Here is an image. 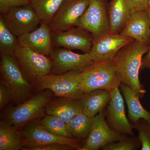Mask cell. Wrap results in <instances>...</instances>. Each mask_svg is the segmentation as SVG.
<instances>
[{
	"label": "cell",
	"instance_id": "cell-1",
	"mask_svg": "<svg viewBox=\"0 0 150 150\" xmlns=\"http://www.w3.org/2000/svg\"><path fill=\"white\" fill-rule=\"evenodd\" d=\"M149 44L133 40L121 48L112 59L122 83L136 92L140 98H143L146 92L140 82L139 72Z\"/></svg>",
	"mask_w": 150,
	"mask_h": 150
},
{
	"label": "cell",
	"instance_id": "cell-2",
	"mask_svg": "<svg viewBox=\"0 0 150 150\" xmlns=\"http://www.w3.org/2000/svg\"><path fill=\"white\" fill-rule=\"evenodd\" d=\"M122 83L112 60L93 62L80 73L79 88L82 93L97 90L111 91Z\"/></svg>",
	"mask_w": 150,
	"mask_h": 150
},
{
	"label": "cell",
	"instance_id": "cell-3",
	"mask_svg": "<svg viewBox=\"0 0 150 150\" xmlns=\"http://www.w3.org/2000/svg\"><path fill=\"white\" fill-rule=\"evenodd\" d=\"M53 95L50 90L39 91L22 103L5 110L1 115L3 120L21 131L28 123L43 115Z\"/></svg>",
	"mask_w": 150,
	"mask_h": 150
},
{
	"label": "cell",
	"instance_id": "cell-4",
	"mask_svg": "<svg viewBox=\"0 0 150 150\" xmlns=\"http://www.w3.org/2000/svg\"><path fill=\"white\" fill-rule=\"evenodd\" d=\"M1 80L8 87L16 105L30 98L32 86L26 79L14 55L1 54Z\"/></svg>",
	"mask_w": 150,
	"mask_h": 150
},
{
	"label": "cell",
	"instance_id": "cell-5",
	"mask_svg": "<svg viewBox=\"0 0 150 150\" xmlns=\"http://www.w3.org/2000/svg\"><path fill=\"white\" fill-rule=\"evenodd\" d=\"M81 71L73 70L59 75L48 74L34 82L35 88L38 92L50 90L57 97L80 99L83 94L79 88Z\"/></svg>",
	"mask_w": 150,
	"mask_h": 150
},
{
	"label": "cell",
	"instance_id": "cell-6",
	"mask_svg": "<svg viewBox=\"0 0 150 150\" xmlns=\"http://www.w3.org/2000/svg\"><path fill=\"white\" fill-rule=\"evenodd\" d=\"M23 148L28 150L31 148L42 146L52 144L69 145L75 150H81L82 146L81 140L73 138L60 137L46 130L41 125L40 121H31L21 130Z\"/></svg>",
	"mask_w": 150,
	"mask_h": 150
},
{
	"label": "cell",
	"instance_id": "cell-7",
	"mask_svg": "<svg viewBox=\"0 0 150 150\" xmlns=\"http://www.w3.org/2000/svg\"><path fill=\"white\" fill-rule=\"evenodd\" d=\"M76 27L88 31L93 38L110 31L108 10L105 0H89Z\"/></svg>",
	"mask_w": 150,
	"mask_h": 150
},
{
	"label": "cell",
	"instance_id": "cell-8",
	"mask_svg": "<svg viewBox=\"0 0 150 150\" xmlns=\"http://www.w3.org/2000/svg\"><path fill=\"white\" fill-rule=\"evenodd\" d=\"M14 55L28 80L34 82L38 78L51 73L52 62L48 56L19 45Z\"/></svg>",
	"mask_w": 150,
	"mask_h": 150
},
{
	"label": "cell",
	"instance_id": "cell-9",
	"mask_svg": "<svg viewBox=\"0 0 150 150\" xmlns=\"http://www.w3.org/2000/svg\"><path fill=\"white\" fill-rule=\"evenodd\" d=\"M127 137L110 128L106 121L103 110L94 117L91 129L81 150H98Z\"/></svg>",
	"mask_w": 150,
	"mask_h": 150
},
{
	"label": "cell",
	"instance_id": "cell-10",
	"mask_svg": "<svg viewBox=\"0 0 150 150\" xmlns=\"http://www.w3.org/2000/svg\"><path fill=\"white\" fill-rule=\"evenodd\" d=\"M134 40L120 33L110 31L93 38L89 54L93 62L112 60L121 48Z\"/></svg>",
	"mask_w": 150,
	"mask_h": 150
},
{
	"label": "cell",
	"instance_id": "cell-11",
	"mask_svg": "<svg viewBox=\"0 0 150 150\" xmlns=\"http://www.w3.org/2000/svg\"><path fill=\"white\" fill-rule=\"evenodd\" d=\"M110 99L105 112V119L111 129L122 135L134 137V129L126 117L124 98L119 88L110 92Z\"/></svg>",
	"mask_w": 150,
	"mask_h": 150
},
{
	"label": "cell",
	"instance_id": "cell-12",
	"mask_svg": "<svg viewBox=\"0 0 150 150\" xmlns=\"http://www.w3.org/2000/svg\"><path fill=\"white\" fill-rule=\"evenodd\" d=\"M1 15L9 29L18 37L35 30L41 23L30 4L14 8Z\"/></svg>",
	"mask_w": 150,
	"mask_h": 150
},
{
	"label": "cell",
	"instance_id": "cell-13",
	"mask_svg": "<svg viewBox=\"0 0 150 150\" xmlns=\"http://www.w3.org/2000/svg\"><path fill=\"white\" fill-rule=\"evenodd\" d=\"M52 62L50 74L59 75L73 70L82 71L93 63L89 54H79L66 48H56L50 55Z\"/></svg>",
	"mask_w": 150,
	"mask_h": 150
},
{
	"label": "cell",
	"instance_id": "cell-14",
	"mask_svg": "<svg viewBox=\"0 0 150 150\" xmlns=\"http://www.w3.org/2000/svg\"><path fill=\"white\" fill-rule=\"evenodd\" d=\"M89 3V0H64L49 25L52 31L62 32L76 27Z\"/></svg>",
	"mask_w": 150,
	"mask_h": 150
},
{
	"label": "cell",
	"instance_id": "cell-15",
	"mask_svg": "<svg viewBox=\"0 0 150 150\" xmlns=\"http://www.w3.org/2000/svg\"><path fill=\"white\" fill-rule=\"evenodd\" d=\"M93 38L90 33L78 27L62 32L52 31L53 46L80 50L85 54L90 52Z\"/></svg>",
	"mask_w": 150,
	"mask_h": 150
},
{
	"label": "cell",
	"instance_id": "cell-16",
	"mask_svg": "<svg viewBox=\"0 0 150 150\" xmlns=\"http://www.w3.org/2000/svg\"><path fill=\"white\" fill-rule=\"evenodd\" d=\"M18 45L47 56L53 49L50 25L41 23L36 29L18 37Z\"/></svg>",
	"mask_w": 150,
	"mask_h": 150
},
{
	"label": "cell",
	"instance_id": "cell-17",
	"mask_svg": "<svg viewBox=\"0 0 150 150\" xmlns=\"http://www.w3.org/2000/svg\"><path fill=\"white\" fill-rule=\"evenodd\" d=\"M120 33L134 40L149 44L150 17L147 10L133 12Z\"/></svg>",
	"mask_w": 150,
	"mask_h": 150
},
{
	"label": "cell",
	"instance_id": "cell-18",
	"mask_svg": "<svg viewBox=\"0 0 150 150\" xmlns=\"http://www.w3.org/2000/svg\"><path fill=\"white\" fill-rule=\"evenodd\" d=\"M46 105L47 115L57 116L68 124L75 116L83 111L81 99L58 97Z\"/></svg>",
	"mask_w": 150,
	"mask_h": 150
},
{
	"label": "cell",
	"instance_id": "cell-19",
	"mask_svg": "<svg viewBox=\"0 0 150 150\" xmlns=\"http://www.w3.org/2000/svg\"><path fill=\"white\" fill-rule=\"evenodd\" d=\"M108 10L110 31L120 33L133 12L130 0H111Z\"/></svg>",
	"mask_w": 150,
	"mask_h": 150
},
{
	"label": "cell",
	"instance_id": "cell-20",
	"mask_svg": "<svg viewBox=\"0 0 150 150\" xmlns=\"http://www.w3.org/2000/svg\"><path fill=\"white\" fill-rule=\"evenodd\" d=\"M81 99L83 112L90 118H93L107 107L110 99V92L97 90L83 93Z\"/></svg>",
	"mask_w": 150,
	"mask_h": 150
},
{
	"label": "cell",
	"instance_id": "cell-21",
	"mask_svg": "<svg viewBox=\"0 0 150 150\" xmlns=\"http://www.w3.org/2000/svg\"><path fill=\"white\" fill-rule=\"evenodd\" d=\"M119 88L127 105L131 122H136L141 119L150 122V111H148L143 107L138 94L123 83H121Z\"/></svg>",
	"mask_w": 150,
	"mask_h": 150
},
{
	"label": "cell",
	"instance_id": "cell-22",
	"mask_svg": "<svg viewBox=\"0 0 150 150\" xmlns=\"http://www.w3.org/2000/svg\"><path fill=\"white\" fill-rule=\"evenodd\" d=\"M23 148L21 132L8 122H0V150H19Z\"/></svg>",
	"mask_w": 150,
	"mask_h": 150
},
{
	"label": "cell",
	"instance_id": "cell-23",
	"mask_svg": "<svg viewBox=\"0 0 150 150\" xmlns=\"http://www.w3.org/2000/svg\"><path fill=\"white\" fill-rule=\"evenodd\" d=\"M40 22L50 25L64 0H30Z\"/></svg>",
	"mask_w": 150,
	"mask_h": 150
},
{
	"label": "cell",
	"instance_id": "cell-24",
	"mask_svg": "<svg viewBox=\"0 0 150 150\" xmlns=\"http://www.w3.org/2000/svg\"><path fill=\"white\" fill-rule=\"evenodd\" d=\"M93 118L83 111L75 116L68 124L72 137L80 140L86 139L91 129Z\"/></svg>",
	"mask_w": 150,
	"mask_h": 150
},
{
	"label": "cell",
	"instance_id": "cell-25",
	"mask_svg": "<svg viewBox=\"0 0 150 150\" xmlns=\"http://www.w3.org/2000/svg\"><path fill=\"white\" fill-rule=\"evenodd\" d=\"M18 45V37L7 26L2 16H0V52L1 54L14 55Z\"/></svg>",
	"mask_w": 150,
	"mask_h": 150
},
{
	"label": "cell",
	"instance_id": "cell-26",
	"mask_svg": "<svg viewBox=\"0 0 150 150\" xmlns=\"http://www.w3.org/2000/svg\"><path fill=\"white\" fill-rule=\"evenodd\" d=\"M40 123L43 128L55 135L73 138L68 124L57 116L48 115L40 121Z\"/></svg>",
	"mask_w": 150,
	"mask_h": 150
},
{
	"label": "cell",
	"instance_id": "cell-27",
	"mask_svg": "<svg viewBox=\"0 0 150 150\" xmlns=\"http://www.w3.org/2000/svg\"><path fill=\"white\" fill-rule=\"evenodd\" d=\"M134 129L138 131V137L141 144V150H150V122L141 119L131 122Z\"/></svg>",
	"mask_w": 150,
	"mask_h": 150
},
{
	"label": "cell",
	"instance_id": "cell-28",
	"mask_svg": "<svg viewBox=\"0 0 150 150\" xmlns=\"http://www.w3.org/2000/svg\"><path fill=\"white\" fill-rule=\"evenodd\" d=\"M139 137H127L123 139L110 143L102 148L103 150H137L141 149Z\"/></svg>",
	"mask_w": 150,
	"mask_h": 150
},
{
	"label": "cell",
	"instance_id": "cell-29",
	"mask_svg": "<svg viewBox=\"0 0 150 150\" xmlns=\"http://www.w3.org/2000/svg\"><path fill=\"white\" fill-rule=\"evenodd\" d=\"M30 4V0H0V12L4 15L14 8Z\"/></svg>",
	"mask_w": 150,
	"mask_h": 150
},
{
	"label": "cell",
	"instance_id": "cell-30",
	"mask_svg": "<svg viewBox=\"0 0 150 150\" xmlns=\"http://www.w3.org/2000/svg\"><path fill=\"white\" fill-rule=\"evenodd\" d=\"M12 96L8 87L1 79L0 82V108L3 109L11 100Z\"/></svg>",
	"mask_w": 150,
	"mask_h": 150
},
{
	"label": "cell",
	"instance_id": "cell-31",
	"mask_svg": "<svg viewBox=\"0 0 150 150\" xmlns=\"http://www.w3.org/2000/svg\"><path fill=\"white\" fill-rule=\"evenodd\" d=\"M75 149L69 145L61 144H52L30 149L28 150H70Z\"/></svg>",
	"mask_w": 150,
	"mask_h": 150
},
{
	"label": "cell",
	"instance_id": "cell-32",
	"mask_svg": "<svg viewBox=\"0 0 150 150\" xmlns=\"http://www.w3.org/2000/svg\"><path fill=\"white\" fill-rule=\"evenodd\" d=\"M149 0H130L133 12L146 10L149 8Z\"/></svg>",
	"mask_w": 150,
	"mask_h": 150
},
{
	"label": "cell",
	"instance_id": "cell-33",
	"mask_svg": "<svg viewBox=\"0 0 150 150\" xmlns=\"http://www.w3.org/2000/svg\"><path fill=\"white\" fill-rule=\"evenodd\" d=\"M149 49L146 55L144 56L142 59V67L141 69L150 70V40L149 43Z\"/></svg>",
	"mask_w": 150,
	"mask_h": 150
},
{
	"label": "cell",
	"instance_id": "cell-34",
	"mask_svg": "<svg viewBox=\"0 0 150 150\" xmlns=\"http://www.w3.org/2000/svg\"><path fill=\"white\" fill-rule=\"evenodd\" d=\"M147 11L148 12V13H149V16L150 17V8H148L147 9Z\"/></svg>",
	"mask_w": 150,
	"mask_h": 150
},
{
	"label": "cell",
	"instance_id": "cell-35",
	"mask_svg": "<svg viewBox=\"0 0 150 150\" xmlns=\"http://www.w3.org/2000/svg\"><path fill=\"white\" fill-rule=\"evenodd\" d=\"M149 8H150V0L149 1Z\"/></svg>",
	"mask_w": 150,
	"mask_h": 150
},
{
	"label": "cell",
	"instance_id": "cell-36",
	"mask_svg": "<svg viewBox=\"0 0 150 150\" xmlns=\"http://www.w3.org/2000/svg\"></svg>",
	"mask_w": 150,
	"mask_h": 150
}]
</instances>
